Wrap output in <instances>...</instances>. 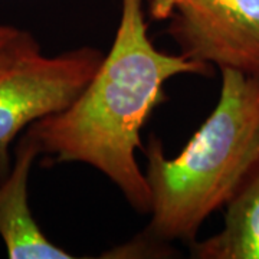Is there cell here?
<instances>
[{
    "mask_svg": "<svg viewBox=\"0 0 259 259\" xmlns=\"http://www.w3.org/2000/svg\"><path fill=\"white\" fill-rule=\"evenodd\" d=\"M212 65L158 51L143 0H121L115 37L98 71L68 108L25 130L49 161L82 163L117 186L134 210L150 213V189L137 161L141 130L166 101L177 75L212 76Z\"/></svg>",
    "mask_w": 259,
    "mask_h": 259,
    "instance_id": "1",
    "label": "cell"
},
{
    "mask_svg": "<svg viewBox=\"0 0 259 259\" xmlns=\"http://www.w3.org/2000/svg\"><path fill=\"white\" fill-rule=\"evenodd\" d=\"M221 75L219 100L179 156L167 157L156 136L143 147L151 239L193 243L259 160V75L235 69Z\"/></svg>",
    "mask_w": 259,
    "mask_h": 259,
    "instance_id": "2",
    "label": "cell"
},
{
    "mask_svg": "<svg viewBox=\"0 0 259 259\" xmlns=\"http://www.w3.org/2000/svg\"><path fill=\"white\" fill-rule=\"evenodd\" d=\"M104 54L82 47L40 52L0 72V180L10 168V144L37 120L68 108L93 79Z\"/></svg>",
    "mask_w": 259,
    "mask_h": 259,
    "instance_id": "3",
    "label": "cell"
},
{
    "mask_svg": "<svg viewBox=\"0 0 259 259\" xmlns=\"http://www.w3.org/2000/svg\"><path fill=\"white\" fill-rule=\"evenodd\" d=\"M148 13L186 58L259 75V0H148Z\"/></svg>",
    "mask_w": 259,
    "mask_h": 259,
    "instance_id": "4",
    "label": "cell"
},
{
    "mask_svg": "<svg viewBox=\"0 0 259 259\" xmlns=\"http://www.w3.org/2000/svg\"><path fill=\"white\" fill-rule=\"evenodd\" d=\"M40 150L26 131L20 134L8 175L0 180V238L12 259H71L39 228L29 206L30 170Z\"/></svg>",
    "mask_w": 259,
    "mask_h": 259,
    "instance_id": "5",
    "label": "cell"
},
{
    "mask_svg": "<svg viewBox=\"0 0 259 259\" xmlns=\"http://www.w3.org/2000/svg\"><path fill=\"white\" fill-rule=\"evenodd\" d=\"M196 259H259V160L225 206L222 231L190 243Z\"/></svg>",
    "mask_w": 259,
    "mask_h": 259,
    "instance_id": "6",
    "label": "cell"
},
{
    "mask_svg": "<svg viewBox=\"0 0 259 259\" xmlns=\"http://www.w3.org/2000/svg\"><path fill=\"white\" fill-rule=\"evenodd\" d=\"M40 51L39 42L30 32L0 23V72Z\"/></svg>",
    "mask_w": 259,
    "mask_h": 259,
    "instance_id": "7",
    "label": "cell"
}]
</instances>
